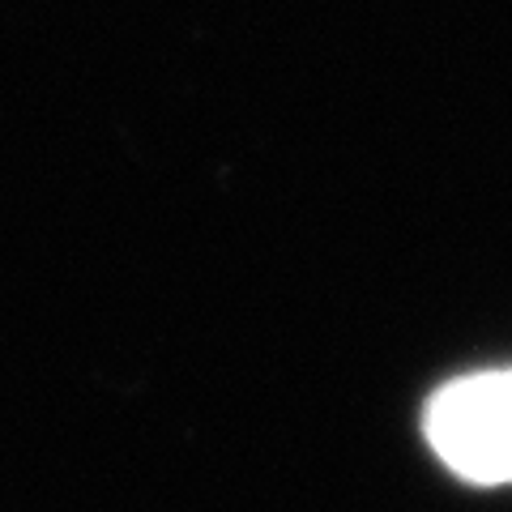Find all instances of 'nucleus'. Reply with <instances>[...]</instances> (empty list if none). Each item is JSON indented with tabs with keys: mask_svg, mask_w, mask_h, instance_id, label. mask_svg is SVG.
I'll return each mask as SVG.
<instances>
[{
	"mask_svg": "<svg viewBox=\"0 0 512 512\" xmlns=\"http://www.w3.org/2000/svg\"><path fill=\"white\" fill-rule=\"evenodd\" d=\"M427 444L466 483H512V367L448 380L423 414Z\"/></svg>",
	"mask_w": 512,
	"mask_h": 512,
	"instance_id": "nucleus-1",
	"label": "nucleus"
}]
</instances>
